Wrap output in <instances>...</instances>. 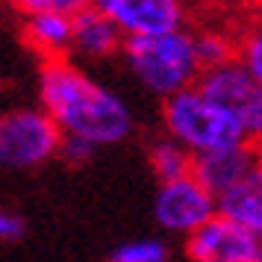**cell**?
<instances>
[{"label":"cell","mask_w":262,"mask_h":262,"mask_svg":"<svg viewBox=\"0 0 262 262\" xmlns=\"http://www.w3.org/2000/svg\"><path fill=\"white\" fill-rule=\"evenodd\" d=\"M186 256L191 262H262V242L218 212L186 236Z\"/></svg>","instance_id":"obj_6"},{"label":"cell","mask_w":262,"mask_h":262,"mask_svg":"<svg viewBox=\"0 0 262 262\" xmlns=\"http://www.w3.org/2000/svg\"><path fill=\"white\" fill-rule=\"evenodd\" d=\"M24 38L41 59L68 56L74 41V15H65V12L24 15Z\"/></svg>","instance_id":"obj_10"},{"label":"cell","mask_w":262,"mask_h":262,"mask_svg":"<svg viewBox=\"0 0 262 262\" xmlns=\"http://www.w3.org/2000/svg\"><path fill=\"white\" fill-rule=\"evenodd\" d=\"M238 59L245 62V68L262 83V24L250 27L248 33L238 38Z\"/></svg>","instance_id":"obj_16"},{"label":"cell","mask_w":262,"mask_h":262,"mask_svg":"<svg viewBox=\"0 0 262 262\" xmlns=\"http://www.w3.org/2000/svg\"><path fill=\"white\" fill-rule=\"evenodd\" d=\"M112 262H168L171 248L162 238H133L112 250Z\"/></svg>","instance_id":"obj_15"},{"label":"cell","mask_w":262,"mask_h":262,"mask_svg":"<svg viewBox=\"0 0 262 262\" xmlns=\"http://www.w3.org/2000/svg\"><path fill=\"white\" fill-rule=\"evenodd\" d=\"M27 236V224L24 218L12 209L0 206V245H18Z\"/></svg>","instance_id":"obj_19"},{"label":"cell","mask_w":262,"mask_h":262,"mask_svg":"<svg viewBox=\"0 0 262 262\" xmlns=\"http://www.w3.org/2000/svg\"><path fill=\"white\" fill-rule=\"evenodd\" d=\"M124 41H127V36L121 33V27L106 12H100L95 3L74 15L71 53L77 59H85V62L112 59V56L124 53Z\"/></svg>","instance_id":"obj_9"},{"label":"cell","mask_w":262,"mask_h":262,"mask_svg":"<svg viewBox=\"0 0 262 262\" xmlns=\"http://www.w3.org/2000/svg\"><path fill=\"white\" fill-rule=\"evenodd\" d=\"M124 62L144 92H150L159 100L177 95L189 85H198L203 74L194 33H189L186 27L156 33V36L127 38L124 41Z\"/></svg>","instance_id":"obj_2"},{"label":"cell","mask_w":262,"mask_h":262,"mask_svg":"<svg viewBox=\"0 0 262 262\" xmlns=\"http://www.w3.org/2000/svg\"><path fill=\"white\" fill-rule=\"evenodd\" d=\"M233 112H236V118L242 121L245 142L262 154V83L259 80L245 92V97L236 103Z\"/></svg>","instance_id":"obj_14"},{"label":"cell","mask_w":262,"mask_h":262,"mask_svg":"<svg viewBox=\"0 0 262 262\" xmlns=\"http://www.w3.org/2000/svg\"><path fill=\"white\" fill-rule=\"evenodd\" d=\"M97 150H100V147H97L95 142H89V139H80V136H62L59 156L65 159V162H71V165H83V162H89Z\"/></svg>","instance_id":"obj_18"},{"label":"cell","mask_w":262,"mask_h":262,"mask_svg":"<svg viewBox=\"0 0 262 262\" xmlns=\"http://www.w3.org/2000/svg\"><path fill=\"white\" fill-rule=\"evenodd\" d=\"M194 45H198V56H201L203 68H215V65H224L238 56V41L224 30H201V33H194Z\"/></svg>","instance_id":"obj_13"},{"label":"cell","mask_w":262,"mask_h":262,"mask_svg":"<svg viewBox=\"0 0 262 262\" xmlns=\"http://www.w3.org/2000/svg\"><path fill=\"white\" fill-rule=\"evenodd\" d=\"M156 224L171 236L186 238L198 227H203L212 215H218V194L206 189L198 174H183L174 180H162L154 203Z\"/></svg>","instance_id":"obj_5"},{"label":"cell","mask_w":262,"mask_h":262,"mask_svg":"<svg viewBox=\"0 0 262 262\" xmlns=\"http://www.w3.org/2000/svg\"><path fill=\"white\" fill-rule=\"evenodd\" d=\"M38 103L59 124L62 136H80L97 147L121 144L136 127L130 103L68 56L41 62Z\"/></svg>","instance_id":"obj_1"},{"label":"cell","mask_w":262,"mask_h":262,"mask_svg":"<svg viewBox=\"0 0 262 262\" xmlns=\"http://www.w3.org/2000/svg\"><path fill=\"white\" fill-rule=\"evenodd\" d=\"M147 159H150V168H154L159 183L162 180L183 177V174H191V168H194V154L186 144H180L174 136H168V133L150 144Z\"/></svg>","instance_id":"obj_12"},{"label":"cell","mask_w":262,"mask_h":262,"mask_svg":"<svg viewBox=\"0 0 262 262\" xmlns=\"http://www.w3.org/2000/svg\"><path fill=\"white\" fill-rule=\"evenodd\" d=\"M162 127L194 156L245 142L236 112L209 97L201 85H189L162 100Z\"/></svg>","instance_id":"obj_3"},{"label":"cell","mask_w":262,"mask_h":262,"mask_svg":"<svg viewBox=\"0 0 262 262\" xmlns=\"http://www.w3.org/2000/svg\"><path fill=\"white\" fill-rule=\"evenodd\" d=\"M218 212L233 218L262 242V162L233 189L218 194Z\"/></svg>","instance_id":"obj_11"},{"label":"cell","mask_w":262,"mask_h":262,"mask_svg":"<svg viewBox=\"0 0 262 262\" xmlns=\"http://www.w3.org/2000/svg\"><path fill=\"white\" fill-rule=\"evenodd\" d=\"M62 130L41 106L0 112V171H36L59 156Z\"/></svg>","instance_id":"obj_4"},{"label":"cell","mask_w":262,"mask_h":262,"mask_svg":"<svg viewBox=\"0 0 262 262\" xmlns=\"http://www.w3.org/2000/svg\"><path fill=\"white\" fill-rule=\"evenodd\" d=\"M21 15L30 12H65V15H77L80 9L92 6V0H9Z\"/></svg>","instance_id":"obj_17"},{"label":"cell","mask_w":262,"mask_h":262,"mask_svg":"<svg viewBox=\"0 0 262 262\" xmlns=\"http://www.w3.org/2000/svg\"><path fill=\"white\" fill-rule=\"evenodd\" d=\"M127 38L156 36L186 24V0H92Z\"/></svg>","instance_id":"obj_7"},{"label":"cell","mask_w":262,"mask_h":262,"mask_svg":"<svg viewBox=\"0 0 262 262\" xmlns=\"http://www.w3.org/2000/svg\"><path fill=\"white\" fill-rule=\"evenodd\" d=\"M262 162V154L256 147H250L248 142L227 144L218 150H206V154L194 156V174L206 189H212L215 194H224L227 189H233L238 180H245L253 168Z\"/></svg>","instance_id":"obj_8"}]
</instances>
